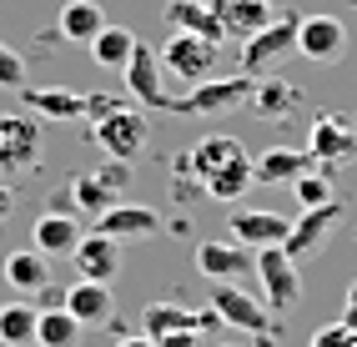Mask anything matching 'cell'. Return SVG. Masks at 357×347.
Masks as SVG:
<instances>
[{"label": "cell", "instance_id": "6da1fadb", "mask_svg": "<svg viewBox=\"0 0 357 347\" xmlns=\"http://www.w3.org/2000/svg\"><path fill=\"white\" fill-rule=\"evenodd\" d=\"M257 96V76L236 71V76H206L197 81L186 96H176L172 116H227V111H242Z\"/></svg>", "mask_w": 357, "mask_h": 347}, {"label": "cell", "instance_id": "7a4b0ae2", "mask_svg": "<svg viewBox=\"0 0 357 347\" xmlns=\"http://www.w3.org/2000/svg\"><path fill=\"white\" fill-rule=\"evenodd\" d=\"M252 277L261 282V302H267L272 317H287V312L302 302V267H297L282 247H261Z\"/></svg>", "mask_w": 357, "mask_h": 347}, {"label": "cell", "instance_id": "3957f363", "mask_svg": "<svg viewBox=\"0 0 357 347\" xmlns=\"http://www.w3.org/2000/svg\"><path fill=\"white\" fill-rule=\"evenodd\" d=\"M36 167H40V121L31 111L0 116V171L6 176H26Z\"/></svg>", "mask_w": 357, "mask_h": 347}, {"label": "cell", "instance_id": "277c9868", "mask_svg": "<svg viewBox=\"0 0 357 347\" xmlns=\"http://www.w3.org/2000/svg\"><path fill=\"white\" fill-rule=\"evenodd\" d=\"M156 56H161V71H172L176 81H192V86H197V81L211 76V65H217L222 45L206 40V36H192V31H172Z\"/></svg>", "mask_w": 357, "mask_h": 347}, {"label": "cell", "instance_id": "5b68a950", "mask_svg": "<svg viewBox=\"0 0 357 347\" xmlns=\"http://www.w3.org/2000/svg\"><path fill=\"white\" fill-rule=\"evenodd\" d=\"M287 51H297V15H272V26H261L257 36L242 40L236 65H242L247 76H267Z\"/></svg>", "mask_w": 357, "mask_h": 347}, {"label": "cell", "instance_id": "8992f818", "mask_svg": "<svg viewBox=\"0 0 357 347\" xmlns=\"http://www.w3.org/2000/svg\"><path fill=\"white\" fill-rule=\"evenodd\" d=\"M121 76H126V96L136 106H146V111H176V96L161 81V56L151 51L146 40H136V51H131V61H126Z\"/></svg>", "mask_w": 357, "mask_h": 347}, {"label": "cell", "instance_id": "52a82bcc", "mask_svg": "<svg viewBox=\"0 0 357 347\" xmlns=\"http://www.w3.org/2000/svg\"><path fill=\"white\" fill-rule=\"evenodd\" d=\"M91 136H96V146L111 156V161H131L146 151V141H151V126H146V116L141 111H131V106H121L116 116H106V121H96L91 126Z\"/></svg>", "mask_w": 357, "mask_h": 347}, {"label": "cell", "instance_id": "ba28073f", "mask_svg": "<svg viewBox=\"0 0 357 347\" xmlns=\"http://www.w3.org/2000/svg\"><path fill=\"white\" fill-rule=\"evenodd\" d=\"M131 181V167L126 161H106L101 171H81L76 181H70V206L86 217H101L111 212L116 201H121V187Z\"/></svg>", "mask_w": 357, "mask_h": 347}, {"label": "cell", "instance_id": "9c48e42d", "mask_svg": "<svg viewBox=\"0 0 357 347\" xmlns=\"http://www.w3.org/2000/svg\"><path fill=\"white\" fill-rule=\"evenodd\" d=\"M297 51L302 61H312V65H332V61H342L347 56V26L337 15H297Z\"/></svg>", "mask_w": 357, "mask_h": 347}, {"label": "cell", "instance_id": "30bf717a", "mask_svg": "<svg viewBox=\"0 0 357 347\" xmlns=\"http://www.w3.org/2000/svg\"><path fill=\"white\" fill-rule=\"evenodd\" d=\"M337 222H342V201H337V196L322 201V206H307V212L292 222V231H287V242H282V252H287V257L302 267V262L332 237V226H337Z\"/></svg>", "mask_w": 357, "mask_h": 347}, {"label": "cell", "instance_id": "8fae6325", "mask_svg": "<svg viewBox=\"0 0 357 347\" xmlns=\"http://www.w3.org/2000/svg\"><path fill=\"white\" fill-rule=\"evenodd\" d=\"M211 312H217L227 327H236V332H267L272 327L267 302L252 297V292H242L236 282H217V287H211Z\"/></svg>", "mask_w": 357, "mask_h": 347}, {"label": "cell", "instance_id": "7c38bea8", "mask_svg": "<svg viewBox=\"0 0 357 347\" xmlns=\"http://www.w3.org/2000/svg\"><path fill=\"white\" fill-rule=\"evenodd\" d=\"M96 231L111 242H146L161 231V212L156 206H136V201H116L111 212L96 217Z\"/></svg>", "mask_w": 357, "mask_h": 347}, {"label": "cell", "instance_id": "4fadbf2b", "mask_svg": "<svg viewBox=\"0 0 357 347\" xmlns=\"http://www.w3.org/2000/svg\"><path fill=\"white\" fill-rule=\"evenodd\" d=\"M247 156V146L236 141V136H202V141L186 151L181 161H176V176H197V181H206V176H217L222 167H231V161H242Z\"/></svg>", "mask_w": 357, "mask_h": 347}, {"label": "cell", "instance_id": "5bb4252c", "mask_svg": "<svg viewBox=\"0 0 357 347\" xmlns=\"http://www.w3.org/2000/svg\"><path fill=\"white\" fill-rule=\"evenodd\" d=\"M257 267V252L242 242H202L197 247V272L206 282H236Z\"/></svg>", "mask_w": 357, "mask_h": 347}, {"label": "cell", "instance_id": "9a60e30c", "mask_svg": "<svg viewBox=\"0 0 357 347\" xmlns=\"http://www.w3.org/2000/svg\"><path fill=\"white\" fill-rule=\"evenodd\" d=\"M20 106L36 121H86V96L66 86H20Z\"/></svg>", "mask_w": 357, "mask_h": 347}, {"label": "cell", "instance_id": "2e32d148", "mask_svg": "<svg viewBox=\"0 0 357 347\" xmlns=\"http://www.w3.org/2000/svg\"><path fill=\"white\" fill-rule=\"evenodd\" d=\"M211 15H217V26L227 40L242 45L247 36H257L261 26H272V6L267 0H206Z\"/></svg>", "mask_w": 357, "mask_h": 347}, {"label": "cell", "instance_id": "e0dca14e", "mask_svg": "<svg viewBox=\"0 0 357 347\" xmlns=\"http://www.w3.org/2000/svg\"><path fill=\"white\" fill-rule=\"evenodd\" d=\"M217 312H192V307H176V302H151L146 307V317H141V332H146L151 342L156 337H166V332H211L217 327Z\"/></svg>", "mask_w": 357, "mask_h": 347}, {"label": "cell", "instance_id": "ac0fdd59", "mask_svg": "<svg viewBox=\"0 0 357 347\" xmlns=\"http://www.w3.org/2000/svg\"><path fill=\"white\" fill-rule=\"evenodd\" d=\"M287 231H292V222L277 217V212H257V206L231 212V242H242V247H252V252L282 247V242H287Z\"/></svg>", "mask_w": 357, "mask_h": 347}, {"label": "cell", "instance_id": "d6986e66", "mask_svg": "<svg viewBox=\"0 0 357 347\" xmlns=\"http://www.w3.org/2000/svg\"><path fill=\"white\" fill-rule=\"evenodd\" d=\"M70 317L81 322V327H101V322H111L116 312V297L106 282H86V277H76V282L66 287V302H61Z\"/></svg>", "mask_w": 357, "mask_h": 347}, {"label": "cell", "instance_id": "ffe728a7", "mask_svg": "<svg viewBox=\"0 0 357 347\" xmlns=\"http://www.w3.org/2000/svg\"><path fill=\"white\" fill-rule=\"evenodd\" d=\"M302 171H312V151L307 146H272L252 161V176L261 187H292Z\"/></svg>", "mask_w": 357, "mask_h": 347}, {"label": "cell", "instance_id": "44dd1931", "mask_svg": "<svg viewBox=\"0 0 357 347\" xmlns=\"http://www.w3.org/2000/svg\"><path fill=\"white\" fill-rule=\"evenodd\" d=\"M76 272L86 277V282H106L111 287V277L121 272V242H111V237H101V231H91V237H81L76 242Z\"/></svg>", "mask_w": 357, "mask_h": 347}, {"label": "cell", "instance_id": "7402d4cb", "mask_svg": "<svg viewBox=\"0 0 357 347\" xmlns=\"http://www.w3.org/2000/svg\"><path fill=\"white\" fill-rule=\"evenodd\" d=\"M31 237H36V252H40V257H70L86 231H81V222L70 217V212H40L36 226H31Z\"/></svg>", "mask_w": 357, "mask_h": 347}, {"label": "cell", "instance_id": "603a6c76", "mask_svg": "<svg viewBox=\"0 0 357 347\" xmlns=\"http://www.w3.org/2000/svg\"><path fill=\"white\" fill-rule=\"evenodd\" d=\"M0 277H6V287L15 297H36L40 287H51V257H40L36 247L10 252V257L0 262Z\"/></svg>", "mask_w": 357, "mask_h": 347}, {"label": "cell", "instance_id": "cb8c5ba5", "mask_svg": "<svg viewBox=\"0 0 357 347\" xmlns=\"http://www.w3.org/2000/svg\"><path fill=\"white\" fill-rule=\"evenodd\" d=\"M307 151H312V161L337 167V161H347V156L357 151V136H352V126L342 121V116H317V121H312V136H307Z\"/></svg>", "mask_w": 357, "mask_h": 347}, {"label": "cell", "instance_id": "d4e9b609", "mask_svg": "<svg viewBox=\"0 0 357 347\" xmlns=\"http://www.w3.org/2000/svg\"><path fill=\"white\" fill-rule=\"evenodd\" d=\"M106 26L111 20H106V10L96 6V0H66L61 15H56V36L70 40V45H91Z\"/></svg>", "mask_w": 357, "mask_h": 347}, {"label": "cell", "instance_id": "484cf974", "mask_svg": "<svg viewBox=\"0 0 357 347\" xmlns=\"http://www.w3.org/2000/svg\"><path fill=\"white\" fill-rule=\"evenodd\" d=\"M161 15H166V26H172V31H192V36H206V40H217V45L227 40L206 0H166V10H161Z\"/></svg>", "mask_w": 357, "mask_h": 347}, {"label": "cell", "instance_id": "4316f807", "mask_svg": "<svg viewBox=\"0 0 357 347\" xmlns=\"http://www.w3.org/2000/svg\"><path fill=\"white\" fill-rule=\"evenodd\" d=\"M36 322H40V307L31 297L6 302L0 307V347H36Z\"/></svg>", "mask_w": 357, "mask_h": 347}, {"label": "cell", "instance_id": "83f0119b", "mask_svg": "<svg viewBox=\"0 0 357 347\" xmlns=\"http://www.w3.org/2000/svg\"><path fill=\"white\" fill-rule=\"evenodd\" d=\"M252 187H257V176H252V156L231 161V167H222L217 176H206V181H202V192H206L211 201H242Z\"/></svg>", "mask_w": 357, "mask_h": 347}, {"label": "cell", "instance_id": "f1b7e54d", "mask_svg": "<svg viewBox=\"0 0 357 347\" xmlns=\"http://www.w3.org/2000/svg\"><path fill=\"white\" fill-rule=\"evenodd\" d=\"M302 101V91L292 86V81H267V76H261L257 81V96H252V106L247 111H257V116H267V121H282V116H292V106Z\"/></svg>", "mask_w": 357, "mask_h": 347}, {"label": "cell", "instance_id": "f546056e", "mask_svg": "<svg viewBox=\"0 0 357 347\" xmlns=\"http://www.w3.org/2000/svg\"><path fill=\"white\" fill-rule=\"evenodd\" d=\"M131 51H136V36L126 26H106L96 40H91V61H96L101 71H126Z\"/></svg>", "mask_w": 357, "mask_h": 347}, {"label": "cell", "instance_id": "4dcf8cb0", "mask_svg": "<svg viewBox=\"0 0 357 347\" xmlns=\"http://www.w3.org/2000/svg\"><path fill=\"white\" fill-rule=\"evenodd\" d=\"M81 332L86 327L66 307H45L36 322V347H81Z\"/></svg>", "mask_w": 357, "mask_h": 347}, {"label": "cell", "instance_id": "1f68e13d", "mask_svg": "<svg viewBox=\"0 0 357 347\" xmlns=\"http://www.w3.org/2000/svg\"><path fill=\"white\" fill-rule=\"evenodd\" d=\"M287 192L297 196V206H302V212H307V206H322V201H332V196H337V192H332V181H327L322 171H302Z\"/></svg>", "mask_w": 357, "mask_h": 347}, {"label": "cell", "instance_id": "d6a6232c", "mask_svg": "<svg viewBox=\"0 0 357 347\" xmlns=\"http://www.w3.org/2000/svg\"><path fill=\"white\" fill-rule=\"evenodd\" d=\"M0 86H6V91H20V86H26V56L10 51L6 40H0Z\"/></svg>", "mask_w": 357, "mask_h": 347}, {"label": "cell", "instance_id": "836d02e7", "mask_svg": "<svg viewBox=\"0 0 357 347\" xmlns=\"http://www.w3.org/2000/svg\"><path fill=\"white\" fill-rule=\"evenodd\" d=\"M312 347H357V327H347V322H327V327L312 332Z\"/></svg>", "mask_w": 357, "mask_h": 347}, {"label": "cell", "instance_id": "e575fe53", "mask_svg": "<svg viewBox=\"0 0 357 347\" xmlns=\"http://www.w3.org/2000/svg\"><path fill=\"white\" fill-rule=\"evenodd\" d=\"M121 106H126L121 96H106V91H91V96H86V121L96 126V121H106V116H116Z\"/></svg>", "mask_w": 357, "mask_h": 347}, {"label": "cell", "instance_id": "d590c367", "mask_svg": "<svg viewBox=\"0 0 357 347\" xmlns=\"http://www.w3.org/2000/svg\"><path fill=\"white\" fill-rule=\"evenodd\" d=\"M156 347H202V332H166L156 337Z\"/></svg>", "mask_w": 357, "mask_h": 347}, {"label": "cell", "instance_id": "8d00e7d4", "mask_svg": "<svg viewBox=\"0 0 357 347\" xmlns=\"http://www.w3.org/2000/svg\"><path fill=\"white\" fill-rule=\"evenodd\" d=\"M342 322H347V327H357V282L347 287V307H342Z\"/></svg>", "mask_w": 357, "mask_h": 347}, {"label": "cell", "instance_id": "74e56055", "mask_svg": "<svg viewBox=\"0 0 357 347\" xmlns=\"http://www.w3.org/2000/svg\"><path fill=\"white\" fill-rule=\"evenodd\" d=\"M116 347H156L146 332H136V337H116Z\"/></svg>", "mask_w": 357, "mask_h": 347}, {"label": "cell", "instance_id": "f35d334b", "mask_svg": "<svg viewBox=\"0 0 357 347\" xmlns=\"http://www.w3.org/2000/svg\"><path fill=\"white\" fill-rule=\"evenodd\" d=\"M10 206H15V196H10V187H0V222L10 217Z\"/></svg>", "mask_w": 357, "mask_h": 347}, {"label": "cell", "instance_id": "ab89813d", "mask_svg": "<svg viewBox=\"0 0 357 347\" xmlns=\"http://www.w3.org/2000/svg\"><path fill=\"white\" fill-rule=\"evenodd\" d=\"M267 6H272V10H277V6H287V0H267Z\"/></svg>", "mask_w": 357, "mask_h": 347}, {"label": "cell", "instance_id": "60d3db41", "mask_svg": "<svg viewBox=\"0 0 357 347\" xmlns=\"http://www.w3.org/2000/svg\"><path fill=\"white\" fill-rule=\"evenodd\" d=\"M222 347H236V342H222Z\"/></svg>", "mask_w": 357, "mask_h": 347}, {"label": "cell", "instance_id": "b9f144b4", "mask_svg": "<svg viewBox=\"0 0 357 347\" xmlns=\"http://www.w3.org/2000/svg\"><path fill=\"white\" fill-rule=\"evenodd\" d=\"M352 237H357V226H352Z\"/></svg>", "mask_w": 357, "mask_h": 347}, {"label": "cell", "instance_id": "7bdbcfd3", "mask_svg": "<svg viewBox=\"0 0 357 347\" xmlns=\"http://www.w3.org/2000/svg\"><path fill=\"white\" fill-rule=\"evenodd\" d=\"M352 10H357V0H352Z\"/></svg>", "mask_w": 357, "mask_h": 347}]
</instances>
